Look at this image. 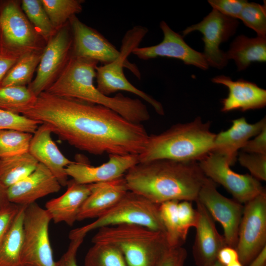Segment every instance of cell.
<instances>
[{
  "instance_id": "5bb4252c",
  "label": "cell",
  "mask_w": 266,
  "mask_h": 266,
  "mask_svg": "<svg viewBox=\"0 0 266 266\" xmlns=\"http://www.w3.org/2000/svg\"><path fill=\"white\" fill-rule=\"evenodd\" d=\"M72 36V56L86 58L103 65L113 61L119 50L95 29L82 22L76 15L69 20Z\"/></svg>"
},
{
  "instance_id": "2e32d148",
  "label": "cell",
  "mask_w": 266,
  "mask_h": 266,
  "mask_svg": "<svg viewBox=\"0 0 266 266\" xmlns=\"http://www.w3.org/2000/svg\"><path fill=\"white\" fill-rule=\"evenodd\" d=\"M109 155L107 162L97 166H92L86 161H73L66 166V172L76 182L90 184L124 176L130 168L139 162L137 154Z\"/></svg>"
},
{
  "instance_id": "7402d4cb",
  "label": "cell",
  "mask_w": 266,
  "mask_h": 266,
  "mask_svg": "<svg viewBox=\"0 0 266 266\" xmlns=\"http://www.w3.org/2000/svg\"><path fill=\"white\" fill-rule=\"evenodd\" d=\"M129 191L124 176L91 184V193L82 205L77 221L98 218L114 206Z\"/></svg>"
},
{
  "instance_id": "d590c367",
  "label": "cell",
  "mask_w": 266,
  "mask_h": 266,
  "mask_svg": "<svg viewBox=\"0 0 266 266\" xmlns=\"http://www.w3.org/2000/svg\"><path fill=\"white\" fill-rule=\"evenodd\" d=\"M237 156L239 164L248 169L253 177L259 181L266 180V155L241 151Z\"/></svg>"
},
{
  "instance_id": "44dd1931",
  "label": "cell",
  "mask_w": 266,
  "mask_h": 266,
  "mask_svg": "<svg viewBox=\"0 0 266 266\" xmlns=\"http://www.w3.org/2000/svg\"><path fill=\"white\" fill-rule=\"evenodd\" d=\"M232 123L227 130L216 134L211 151L225 156L230 166L235 164L238 150L266 126V118L250 124L243 117L232 120Z\"/></svg>"
},
{
  "instance_id": "277c9868",
  "label": "cell",
  "mask_w": 266,
  "mask_h": 266,
  "mask_svg": "<svg viewBox=\"0 0 266 266\" xmlns=\"http://www.w3.org/2000/svg\"><path fill=\"white\" fill-rule=\"evenodd\" d=\"M92 241L116 247L128 266H157L169 248L165 233L132 224L100 228Z\"/></svg>"
},
{
  "instance_id": "ffe728a7",
  "label": "cell",
  "mask_w": 266,
  "mask_h": 266,
  "mask_svg": "<svg viewBox=\"0 0 266 266\" xmlns=\"http://www.w3.org/2000/svg\"><path fill=\"white\" fill-rule=\"evenodd\" d=\"M212 81L226 86L229 90L228 96L222 100V112L245 111L266 105V90L253 82L241 79L233 81L225 75L216 76Z\"/></svg>"
},
{
  "instance_id": "e575fe53",
  "label": "cell",
  "mask_w": 266,
  "mask_h": 266,
  "mask_svg": "<svg viewBox=\"0 0 266 266\" xmlns=\"http://www.w3.org/2000/svg\"><path fill=\"white\" fill-rule=\"evenodd\" d=\"M41 124L23 115L0 109V131L13 130L33 134Z\"/></svg>"
},
{
  "instance_id": "5b68a950",
  "label": "cell",
  "mask_w": 266,
  "mask_h": 266,
  "mask_svg": "<svg viewBox=\"0 0 266 266\" xmlns=\"http://www.w3.org/2000/svg\"><path fill=\"white\" fill-rule=\"evenodd\" d=\"M148 29L142 26H135L129 30L123 36L119 56L112 62L96 68L97 89L103 94L109 95L124 91L139 97L149 103L159 115L165 114L162 104L145 92L134 86L126 78L123 68L128 66L138 78L140 73L136 68L127 61L128 57L133 50L139 47Z\"/></svg>"
},
{
  "instance_id": "484cf974",
  "label": "cell",
  "mask_w": 266,
  "mask_h": 266,
  "mask_svg": "<svg viewBox=\"0 0 266 266\" xmlns=\"http://www.w3.org/2000/svg\"><path fill=\"white\" fill-rule=\"evenodd\" d=\"M38 162L29 152L0 159V181L8 188L31 174Z\"/></svg>"
},
{
  "instance_id": "1f68e13d",
  "label": "cell",
  "mask_w": 266,
  "mask_h": 266,
  "mask_svg": "<svg viewBox=\"0 0 266 266\" xmlns=\"http://www.w3.org/2000/svg\"><path fill=\"white\" fill-rule=\"evenodd\" d=\"M179 200H169L159 205L160 215L169 247L182 246L185 242L180 233L178 217Z\"/></svg>"
},
{
  "instance_id": "8d00e7d4",
  "label": "cell",
  "mask_w": 266,
  "mask_h": 266,
  "mask_svg": "<svg viewBox=\"0 0 266 266\" xmlns=\"http://www.w3.org/2000/svg\"><path fill=\"white\" fill-rule=\"evenodd\" d=\"M247 0H209L208 3L213 9L221 14L233 19H238Z\"/></svg>"
},
{
  "instance_id": "8992f818",
  "label": "cell",
  "mask_w": 266,
  "mask_h": 266,
  "mask_svg": "<svg viewBox=\"0 0 266 266\" xmlns=\"http://www.w3.org/2000/svg\"><path fill=\"white\" fill-rule=\"evenodd\" d=\"M159 205L141 195L129 191L114 206L96 220L73 229L70 233L86 235L90 231L102 227L132 224L166 233L160 215Z\"/></svg>"
},
{
  "instance_id": "52a82bcc",
  "label": "cell",
  "mask_w": 266,
  "mask_h": 266,
  "mask_svg": "<svg viewBox=\"0 0 266 266\" xmlns=\"http://www.w3.org/2000/svg\"><path fill=\"white\" fill-rule=\"evenodd\" d=\"M51 221L45 209L36 202L25 206L22 249L24 266H55L49 234Z\"/></svg>"
},
{
  "instance_id": "4316f807",
  "label": "cell",
  "mask_w": 266,
  "mask_h": 266,
  "mask_svg": "<svg viewBox=\"0 0 266 266\" xmlns=\"http://www.w3.org/2000/svg\"><path fill=\"white\" fill-rule=\"evenodd\" d=\"M42 52L36 49L22 54L0 82V87L25 86L29 84L39 64Z\"/></svg>"
},
{
  "instance_id": "f6af8a7d",
  "label": "cell",
  "mask_w": 266,
  "mask_h": 266,
  "mask_svg": "<svg viewBox=\"0 0 266 266\" xmlns=\"http://www.w3.org/2000/svg\"><path fill=\"white\" fill-rule=\"evenodd\" d=\"M248 266H266V246L248 264Z\"/></svg>"
},
{
  "instance_id": "603a6c76",
  "label": "cell",
  "mask_w": 266,
  "mask_h": 266,
  "mask_svg": "<svg viewBox=\"0 0 266 266\" xmlns=\"http://www.w3.org/2000/svg\"><path fill=\"white\" fill-rule=\"evenodd\" d=\"M67 186L63 195L46 203L45 209L54 223L64 222L71 226L91 193V184H79L72 179L68 181Z\"/></svg>"
},
{
  "instance_id": "4fadbf2b",
  "label": "cell",
  "mask_w": 266,
  "mask_h": 266,
  "mask_svg": "<svg viewBox=\"0 0 266 266\" xmlns=\"http://www.w3.org/2000/svg\"><path fill=\"white\" fill-rule=\"evenodd\" d=\"M67 26L58 30L42 52L36 75L28 87L36 97L54 81L70 57L69 53L72 40Z\"/></svg>"
},
{
  "instance_id": "cb8c5ba5",
  "label": "cell",
  "mask_w": 266,
  "mask_h": 266,
  "mask_svg": "<svg viewBox=\"0 0 266 266\" xmlns=\"http://www.w3.org/2000/svg\"><path fill=\"white\" fill-rule=\"evenodd\" d=\"M227 60L233 59L237 69H245L252 62L266 61V37H248L243 35L236 37L229 50L225 52Z\"/></svg>"
},
{
  "instance_id": "7a4b0ae2",
  "label": "cell",
  "mask_w": 266,
  "mask_h": 266,
  "mask_svg": "<svg viewBox=\"0 0 266 266\" xmlns=\"http://www.w3.org/2000/svg\"><path fill=\"white\" fill-rule=\"evenodd\" d=\"M124 177L129 191L158 204L173 200L196 201L207 178L198 162L168 159L139 162Z\"/></svg>"
},
{
  "instance_id": "ac0fdd59",
  "label": "cell",
  "mask_w": 266,
  "mask_h": 266,
  "mask_svg": "<svg viewBox=\"0 0 266 266\" xmlns=\"http://www.w3.org/2000/svg\"><path fill=\"white\" fill-rule=\"evenodd\" d=\"M61 187L49 169L39 163L31 174L7 188V195L10 203L27 205L59 192Z\"/></svg>"
},
{
  "instance_id": "6da1fadb",
  "label": "cell",
  "mask_w": 266,
  "mask_h": 266,
  "mask_svg": "<svg viewBox=\"0 0 266 266\" xmlns=\"http://www.w3.org/2000/svg\"><path fill=\"white\" fill-rule=\"evenodd\" d=\"M20 114L47 125L52 133L77 149L94 155H139L149 137L141 124L131 122L108 107L46 92Z\"/></svg>"
},
{
  "instance_id": "4dcf8cb0",
  "label": "cell",
  "mask_w": 266,
  "mask_h": 266,
  "mask_svg": "<svg viewBox=\"0 0 266 266\" xmlns=\"http://www.w3.org/2000/svg\"><path fill=\"white\" fill-rule=\"evenodd\" d=\"M23 12L33 27L36 33L49 40L56 30L53 27L41 0H23Z\"/></svg>"
},
{
  "instance_id": "f546056e",
  "label": "cell",
  "mask_w": 266,
  "mask_h": 266,
  "mask_svg": "<svg viewBox=\"0 0 266 266\" xmlns=\"http://www.w3.org/2000/svg\"><path fill=\"white\" fill-rule=\"evenodd\" d=\"M84 266H128L122 253L113 245L94 243L87 252Z\"/></svg>"
},
{
  "instance_id": "7c38bea8",
  "label": "cell",
  "mask_w": 266,
  "mask_h": 266,
  "mask_svg": "<svg viewBox=\"0 0 266 266\" xmlns=\"http://www.w3.org/2000/svg\"><path fill=\"white\" fill-rule=\"evenodd\" d=\"M197 200L213 220L222 225L226 245L235 248L244 206L221 194L216 189V183L208 177L199 192Z\"/></svg>"
},
{
  "instance_id": "3957f363",
  "label": "cell",
  "mask_w": 266,
  "mask_h": 266,
  "mask_svg": "<svg viewBox=\"0 0 266 266\" xmlns=\"http://www.w3.org/2000/svg\"><path fill=\"white\" fill-rule=\"evenodd\" d=\"M215 135L210 122H204L200 117L173 125L160 133L149 135L138 155L139 162L158 159L198 162L211 152Z\"/></svg>"
},
{
  "instance_id": "ba28073f",
  "label": "cell",
  "mask_w": 266,
  "mask_h": 266,
  "mask_svg": "<svg viewBox=\"0 0 266 266\" xmlns=\"http://www.w3.org/2000/svg\"><path fill=\"white\" fill-rule=\"evenodd\" d=\"M235 249L245 266L266 246V192L245 203Z\"/></svg>"
},
{
  "instance_id": "8fae6325",
  "label": "cell",
  "mask_w": 266,
  "mask_h": 266,
  "mask_svg": "<svg viewBox=\"0 0 266 266\" xmlns=\"http://www.w3.org/2000/svg\"><path fill=\"white\" fill-rule=\"evenodd\" d=\"M36 33L18 3L8 1L0 7V50L21 55L35 50Z\"/></svg>"
},
{
  "instance_id": "bcb514c9",
  "label": "cell",
  "mask_w": 266,
  "mask_h": 266,
  "mask_svg": "<svg viewBox=\"0 0 266 266\" xmlns=\"http://www.w3.org/2000/svg\"><path fill=\"white\" fill-rule=\"evenodd\" d=\"M226 266H243V265L241 264V263L238 260L228 264Z\"/></svg>"
},
{
  "instance_id": "f35d334b",
  "label": "cell",
  "mask_w": 266,
  "mask_h": 266,
  "mask_svg": "<svg viewBox=\"0 0 266 266\" xmlns=\"http://www.w3.org/2000/svg\"><path fill=\"white\" fill-rule=\"evenodd\" d=\"M187 253L182 246L169 247L157 266H184Z\"/></svg>"
},
{
  "instance_id": "60d3db41",
  "label": "cell",
  "mask_w": 266,
  "mask_h": 266,
  "mask_svg": "<svg viewBox=\"0 0 266 266\" xmlns=\"http://www.w3.org/2000/svg\"><path fill=\"white\" fill-rule=\"evenodd\" d=\"M21 205L12 203L0 214V245L8 231Z\"/></svg>"
},
{
  "instance_id": "ab89813d",
  "label": "cell",
  "mask_w": 266,
  "mask_h": 266,
  "mask_svg": "<svg viewBox=\"0 0 266 266\" xmlns=\"http://www.w3.org/2000/svg\"><path fill=\"white\" fill-rule=\"evenodd\" d=\"M241 151L266 155V126L252 139H249L241 149Z\"/></svg>"
},
{
  "instance_id": "b9f144b4",
  "label": "cell",
  "mask_w": 266,
  "mask_h": 266,
  "mask_svg": "<svg viewBox=\"0 0 266 266\" xmlns=\"http://www.w3.org/2000/svg\"><path fill=\"white\" fill-rule=\"evenodd\" d=\"M19 56L0 50V82L16 63Z\"/></svg>"
},
{
  "instance_id": "e0dca14e",
  "label": "cell",
  "mask_w": 266,
  "mask_h": 266,
  "mask_svg": "<svg viewBox=\"0 0 266 266\" xmlns=\"http://www.w3.org/2000/svg\"><path fill=\"white\" fill-rule=\"evenodd\" d=\"M197 204V220L193 255L197 266H212L219 251L226 246L223 235L218 232L214 220L199 201Z\"/></svg>"
},
{
  "instance_id": "836d02e7",
  "label": "cell",
  "mask_w": 266,
  "mask_h": 266,
  "mask_svg": "<svg viewBox=\"0 0 266 266\" xmlns=\"http://www.w3.org/2000/svg\"><path fill=\"white\" fill-rule=\"evenodd\" d=\"M248 27L255 31L258 36L266 37V6L247 1L239 18Z\"/></svg>"
},
{
  "instance_id": "d6986e66",
  "label": "cell",
  "mask_w": 266,
  "mask_h": 266,
  "mask_svg": "<svg viewBox=\"0 0 266 266\" xmlns=\"http://www.w3.org/2000/svg\"><path fill=\"white\" fill-rule=\"evenodd\" d=\"M51 133L47 125H39L33 135L29 152L38 163L49 169L62 186H65L68 181L66 168L73 161L60 151L52 140Z\"/></svg>"
},
{
  "instance_id": "9a60e30c",
  "label": "cell",
  "mask_w": 266,
  "mask_h": 266,
  "mask_svg": "<svg viewBox=\"0 0 266 266\" xmlns=\"http://www.w3.org/2000/svg\"><path fill=\"white\" fill-rule=\"evenodd\" d=\"M160 27L164 34L161 42L153 46L137 47L132 53L138 58L148 60L157 57H167L181 60L188 65L195 66L205 70L208 67L204 55L192 48L184 41L183 36L173 31L165 21Z\"/></svg>"
},
{
  "instance_id": "30bf717a",
  "label": "cell",
  "mask_w": 266,
  "mask_h": 266,
  "mask_svg": "<svg viewBox=\"0 0 266 266\" xmlns=\"http://www.w3.org/2000/svg\"><path fill=\"white\" fill-rule=\"evenodd\" d=\"M238 25L237 19L213 9L201 22L185 29L182 32L183 37L194 31L200 32L203 34L202 40L204 43L202 54L207 63L221 69L227 64L228 60L219 46L234 34Z\"/></svg>"
},
{
  "instance_id": "d4e9b609",
  "label": "cell",
  "mask_w": 266,
  "mask_h": 266,
  "mask_svg": "<svg viewBox=\"0 0 266 266\" xmlns=\"http://www.w3.org/2000/svg\"><path fill=\"white\" fill-rule=\"evenodd\" d=\"M26 205H21L0 245V266H24L22 259L23 222Z\"/></svg>"
},
{
  "instance_id": "74e56055",
  "label": "cell",
  "mask_w": 266,
  "mask_h": 266,
  "mask_svg": "<svg viewBox=\"0 0 266 266\" xmlns=\"http://www.w3.org/2000/svg\"><path fill=\"white\" fill-rule=\"evenodd\" d=\"M85 235H69L70 239L66 252L56 262L55 266H78L76 262V254Z\"/></svg>"
},
{
  "instance_id": "f1b7e54d",
  "label": "cell",
  "mask_w": 266,
  "mask_h": 266,
  "mask_svg": "<svg viewBox=\"0 0 266 266\" xmlns=\"http://www.w3.org/2000/svg\"><path fill=\"white\" fill-rule=\"evenodd\" d=\"M37 97L25 86L0 87V109L15 113L32 104Z\"/></svg>"
},
{
  "instance_id": "83f0119b",
  "label": "cell",
  "mask_w": 266,
  "mask_h": 266,
  "mask_svg": "<svg viewBox=\"0 0 266 266\" xmlns=\"http://www.w3.org/2000/svg\"><path fill=\"white\" fill-rule=\"evenodd\" d=\"M50 20L57 31L65 25L67 21L81 12V0H41Z\"/></svg>"
},
{
  "instance_id": "7bdbcfd3",
  "label": "cell",
  "mask_w": 266,
  "mask_h": 266,
  "mask_svg": "<svg viewBox=\"0 0 266 266\" xmlns=\"http://www.w3.org/2000/svg\"><path fill=\"white\" fill-rule=\"evenodd\" d=\"M217 260L223 266H226L234 261L238 260L239 257L235 248L226 245L218 252Z\"/></svg>"
},
{
  "instance_id": "ee69618b",
  "label": "cell",
  "mask_w": 266,
  "mask_h": 266,
  "mask_svg": "<svg viewBox=\"0 0 266 266\" xmlns=\"http://www.w3.org/2000/svg\"><path fill=\"white\" fill-rule=\"evenodd\" d=\"M11 204L8 197L7 188L0 181V214L6 210Z\"/></svg>"
},
{
  "instance_id": "7dc6e473",
  "label": "cell",
  "mask_w": 266,
  "mask_h": 266,
  "mask_svg": "<svg viewBox=\"0 0 266 266\" xmlns=\"http://www.w3.org/2000/svg\"><path fill=\"white\" fill-rule=\"evenodd\" d=\"M212 266H224L222 264H221L218 261H216L213 265Z\"/></svg>"
},
{
  "instance_id": "9c48e42d",
  "label": "cell",
  "mask_w": 266,
  "mask_h": 266,
  "mask_svg": "<svg viewBox=\"0 0 266 266\" xmlns=\"http://www.w3.org/2000/svg\"><path fill=\"white\" fill-rule=\"evenodd\" d=\"M198 162L207 177L222 185L240 203H246L265 191L251 175L233 171L227 158L219 153L211 152Z\"/></svg>"
},
{
  "instance_id": "d6a6232c",
  "label": "cell",
  "mask_w": 266,
  "mask_h": 266,
  "mask_svg": "<svg viewBox=\"0 0 266 266\" xmlns=\"http://www.w3.org/2000/svg\"><path fill=\"white\" fill-rule=\"evenodd\" d=\"M33 135L16 130H0V159L29 152Z\"/></svg>"
}]
</instances>
